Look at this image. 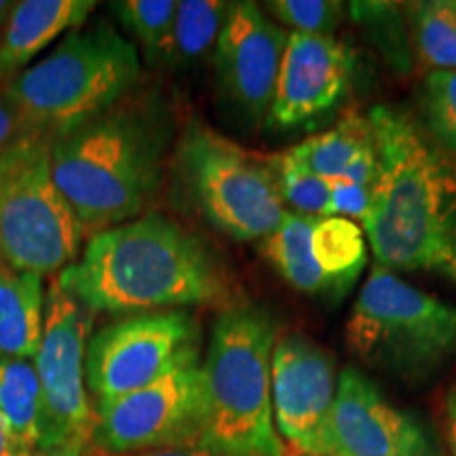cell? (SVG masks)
Listing matches in <instances>:
<instances>
[{"instance_id": "1", "label": "cell", "mask_w": 456, "mask_h": 456, "mask_svg": "<svg viewBox=\"0 0 456 456\" xmlns=\"http://www.w3.org/2000/svg\"><path fill=\"white\" fill-rule=\"evenodd\" d=\"M55 281L91 313L140 315L231 306L232 281L218 252L178 220L146 212L95 232Z\"/></svg>"}, {"instance_id": "2", "label": "cell", "mask_w": 456, "mask_h": 456, "mask_svg": "<svg viewBox=\"0 0 456 456\" xmlns=\"http://www.w3.org/2000/svg\"><path fill=\"white\" fill-rule=\"evenodd\" d=\"M379 178L362 231L380 266L456 285V157L393 106L368 112Z\"/></svg>"}, {"instance_id": "3", "label": "cell", "mask_w": 456, "mask_h": 456, "mask_svg": "<svg viewBox=\"0 0 456 456\" xmlns=\"http://www.w3.org/2000/svg\"><path fill=\"white\" fill-rule=\"evenodd\" d=\"M174 110L159 94H131L94 121L51 140V167L83 232L140 218L174 152Z\"/></svg>"}, {"instance_id": "4", "label": "cell", "mask_w": 456, "mask_h": 456, "mask_svg": "<svg viewBox=\"0 0 456 456\" xmlns=\"http://www.w3.org/2000/svg\"><path fill=\"white\" fill-rule=\"evenodd\" d=\"M277 323L266 309H222L201 359L203 444L235 456H289L273 419Z\"/></svg>"}, {"instance_id": "5", "label": "cell", "mask_w": 456, "mask_h": 456, "mask_svg": "<svg viewBox=\"0 0 456 456\" xmlns=\"http://www.w3.org/2000/svg\"><path fill=\"white\" fill-rule=\"evenodd\" d=\"M140 51L108 21L68 32L4 85L28 131L55 140L110 110L138 87Z\"/></svg>"}, {"instance_id": "6", "label": "cell", "mask_w": 456, "mask_h": 456, "mask_svg": "<svg viewBox=\"0 0 456 456\" xmlns=\"http://www.w3.org/2000/svg\"><path fill=\"white\" fill-rule=\"evenodd\" d=\"M167 174L182 208L232 241H262L288 214L273 157L243 148L201 118L175 138Z\"/></svg>"}, {"instance_id": "7", "label": "cell", "mask_w": 456, "mask_h": 456, "mask_svg": "<svg viewBox=\"0 0 456 456\" xmlns=\"http://www.w3.org/2000/svg\"><path fill=\"white\" fill-rule=\"evenodd\" d=\"M349 351L402 383H427L456 359V305L376 265L345 328Z\"/></svg>"}, {"instance_id": "8", "label": "cell", "mask_w": 456, "mask_h": 456, "mask_svg": "<svg viewBox=\"0 0 456 456\" xmlns=\"http://www.w3.org/2000/svg\"><path fill=\"white\" fill-rule=\"evenodd\" d=\"M83 228L51 167V138L28 131L0 157V265L47 277L81 256Z\"/></svg>"}, {"instance_id": "9", "label": "cell", "mask_w": 456, "mask_h": 456, "mask_svg": "<svg viewBox=\"0 0 456 456\" xmlns=\"http://www.w3.org/2000/svg\"><path fill=\"white\" fill-rule=\"evenodd\" d=\"M192 362H201V328L191 313H140L91 334L85 376L95 402H108Z\"/></svg>"}, {"instance_id": "10", "label": "cell", "mask_w": 456, "mask_h": 456, "mask_svg": "<svg viewBox=\"0 0 456 456\" xmlns=\"http://www.w3.org/2000/svg\"><path fill=\"white\" fill-rule=\"evenodd\" d=\"M91 328L94 313L53 279L45 300L41 349L34 357L41 383V450H85L91 444L95 412L85 376Z\"/></svg>"}, {"instance_id": "11", "label": "cell", "mask_w": 456, "mask_h": 456, "mask_svg": "<svg viewBox=\"0 0 456 456\" xmlns=\"http://www.w3.org/2000/svg\"><path fill=\"white\" fill-rule=\"evenodd\" d=\"M91 444L112 456L203 442L201 362L186 363L127 395L95 402Z\"/></svg>"}, {"instance_id": "12", "label": "cell", "mask_w": 456, "mask_h": 456, "mask_svg": "<svg viewBox=\"0 0 456 456\" xmlns=\"http://www.w3.org/2000/svg\"><path fill=\"white\" fill-rule=\"evenodd\" d=\"M319 456H442V450L425 420L391 403L362 370L345 368Z\"/></svg>"}, {"instance_id": "13", "label": "cell", "mask_w": 456, "mask_h": 456, "mask_svg": "<svg viewBox=\"0 0 456 456\" xmlns=\"http://www.w3.org/2000/svg\"><path fill=\"white\" fill-rule=\"evenodd\" d=\"M288 41L289 32L260 4L231 3L212 55L216 85L220 98L249 125L269 121Z\"/></svg>"}, {"instance_id": "14", "label": "cell", "mask_w": 456, "mask_h": 456, "mask_svg": "<svg viewBox=\"0 0 456 456\" xmlns=\"http://www.w3.org/2000/svg\"><path fill=\"white\" fill-rule=\"evenodd\" d=\"M338 374L332 353L300 332L277 336L273 351V419L289 454L319 456Z\"/></svg>"}, {"instance_id": "15", "label": "cell", "mask_w": 456, "mask_h": 456, "mask_svg": "<svg viewBox=\"0 0 456 456\" xmlns=\"http://www.w3.org/2000/svg\"><path fill=\"white\" fill-rule=\"evenodd\" d=\"M353 68L355 55L336 37L289 32L266 123L296 129L336 110L349 95Z\"/></svg>"}, {"instance_id": "16", "label": "cell", "mask_w": 456, "mask_h": 456, "mask_svg": "<svg viewBox=\"0 0 456 456\" xmlns=\"http://www.w3.org/2000/svg\"><path fill=\"white\" fill-rule=\"evenodd\" d=\"M95 0H17L0 32V85L13 81L45 47L87 24Z\"/></svg>"}, {"instance_id": "17", "label": "cell", "mask_w": 456, "mask_h": 456, "mask_svg": "<svg viewBox=\"0 0 456 456\" xmlns=\"http://www.w3.org/2000/svg\"><path fill=\"white\" fill-rule=\"evenodd\" d=\"M288 155L328 182L346 180L374 188L379 178V157L368 114L345 112L334 127L288 148Z\"/></svg>"}, {"instance_id": "18", "label": "cell", "mask_w": 456, "mask_h": 456, "mask_svg": "<svg viewBox=\"0 0 456 456\" xmlns=\"http://www.w3.org/2000/svg\"><path fill=\"white\" fill-rule=\"evenodd\" d=\"M43 279L37 273L0 265V355L37 357L47 300Z\"/></svg>"}, {"instance_id": "19", "label": "cell", "mask_w": 456, "mask_h": 456, "mask_svg": "<svg viewBox=\"0 0 456 456\" xmlns=\"http://www.w3.org/2000/svg\"><path fill=\"white\" fill-rule=\"evenodd\" d=\"M317 218L288 212L269 237L258 241L260 254L296 292L311 296H334V285L313 258L311 235Z\"/></svg>"}, {"instance_id": "20", "label": "cell", "mask_w": 456, "mask_h": 456, "mask_svg": "<svg viewBox=\"0 0 456 456\" xmlns=\"http://www.w3.org/2000/svg\"><path fill=\"white\" fill-rule=\"evenodd\" d=\"M313 258L342 298L355 285L368 262L366 235L357 222L328 216L317 218L311 235Z\"/></svg>"}, {"instance_id": "21", "label": "cell", "mask_w": 456, "mask_h": 456, "mask_svg": "<svg viewBox=\"0 0 456 456\" xmlns=\"http://www.w3.org/2000/svg\"><path fill=\"white\" fill-rule=\"evenodd\" d=\"M0 414L28 450L41 440V383L34 359L0 355Z\"/></svg>"}, {"instance_id": "22", "label": "cell", "mask_w": 456, "mask_h": 456, "mask_svg": "<svg viewBox=\"0 0 456 456\" xmlns=\"http://www.w3.org/2000/svg\"><path fill=\"white\" fill-rule=\"evenodd\" d=\"M231 3L224 0H182L175 9L169 68H191L214 55Z\"/></svg>"}, {"instance_id": "23", "label": "cell", "mask_w": 456, "mask_h": 456, "mask_svg": "<svg viewBox=\"0 0 456 456\" xmlns=\"http://www.w3.org/2000/svg\"><path fill=\"white\" fill-rule=\"evenodd\" d=\"M110 9L123 30L131 37V43L142 49L148 64L167 66L178 3L175 0H121V3H110Z\"/></svg>"}, {"instance_id": "24", "label": "cell", "mask_w": 456, "mask_h": 456, "mask_svg": "<svg viewBox=\"0 0 456 456\" xmlns=\"http://www.w3.org/2000/svg\"><path fill=\"white\" fill-rule=\"evenodd\" d=\"M419 55L433 70H456V3L423 0L406 4Z\"/></svg>"}, {"instance_id": "25", "label": "cell", "mask_w": 456, "mask_h": 456, "mask_svg": "<svg viewBox=\"0 0 456 456\" xmlns=\"http://www.w3.org/2000/svg\"><path fill=\"white\" fill-rule=\"evenodd\" d=\"M353 21L366 32L370 43L380 51L387 64L399 72H408L412 57L408 49L406 11L391 3H351Z\"/></svg>"}, {"instance_id": "26", "label": "cell", "mask_w": 456, "mask_h": 456, "mask_svg": "<svg viewBox=\"0 0 456 456\" xmlns=\"http://www.w3.org/2000/svg\"><path fill=\"white\" fill-rule=\"evenodd\" d=\"M271 157L285 209L292 214L311 216V218H328L330 182L319 178L317 174L289 157L288 151Z\"/></svg>"}, {"instance_id": "27", "label": "cell", "mask_w": 456, "mask_h": 456, "mask_svg": "<svg viewBox=\"0 0 456 456\" xmlns=\"http://www.w3.org/2000/svg\"><path fill=\"white\" fill-rule=\"evenodd\" d=\"M420 127L456 157V70H431L420 87Z\"/></svg>"}, {"instance_id": "28", "label": "cell", "mask_w": 456, "mask_h": 456, "mask_svg": "<svg viewBox=\"0 0 456 456\" xmlns=\"http://www.w3.org/2000/svg\"><path fill=\"white\" fill-rule=\"evenodd\" d=\"M265 7L288 32L311 37H336L346 15L345 4L336 0H273Z\"/></svg>"}, {"instance_id": "29", "label": "cell", "mask_w": 456, "mask_h": 456, "mask_svg": "<svg viewBox=\"0 0 456 456\" xmlns=\"http://www.w3.org/2000/svg\"><path fill=\"white\" fill-rule=\"evenodd\" d=\"M370 208H372V188L370 186H359L346 180L330 182V216L353 220L362 226Z\"/></svg>"}, {"instance_id": "30", "label": "cell", "mask_w": 456, "mask_h": 456, "mask_svg": "<svg viewBox=\"0 0 456 456\" xmlns=\"http://www.w3.org/2000/svg\"><path fill=\"white\" fill-rule=\"evenodd\" d=\"M28 127L24 123L20 110H17L15 102L9 98L4 85H0V157L15 144L17 140L24 138Z\"/></svg>"}, {"instance_id": "31", "label": "cell", "mask_w": 456, "mask_h": 456, "mask_svg": "<svg viewBox=\"0 0 456 456\" xmlns=\"http://www.w3.org/2000/svg\"><path fill=\"white\" fill-rule=\"evenodd\" d=\"M138 456H235L224 450H218L208 444H186V446H174V448H163V450H152V452H144Z\"/></svg>"}, {"instance_id": "32", "label": "cell", "mask_w": 456, "mask_h": 456, "mask_svg": "<svg viewBox=\"0 0 456 456\" xmlns=\"http://www.w3.org/2000/svg\"><path fill=\"white\" fill-rule=\"evenodd\" d=\"M444 423H446V444L450 456H456V380L450 385L444 399Z\"/></svg>"}, {"instance_id": "33", "label": "cell", "mask_w": 456, "mask_h": 456, "mask_svg": "<svg viewBox=\"0 0 456 456\" xmlns=\"http://www.w3.org/2000/svg\"><path fill=\"white\" fill-rule=\"evenodd\" d=\"M28 452V448L20 442L7 420L0 414V456H21Z\"/></svg>"}, {"instance_id": "34", "label": "cell", "mask_w": 456, "mask_h": 456, "mask_svg": "<svg viewBox=\"0 0 456 456\" xmlns=\"http://www.w3.org/2000/svg\"><path fill=\"white\" fill-rule=\"evenodd\" d=\"M85 450L81 448H60V450H28L21 456H83Z\"/></svg>"}, {"instance_id": "35", "label": "cell", "mask_w": 456, "mask_h": 456, "mask_svg": "<svg viewBox=\"0 0 456 456\" xmlns=\"http://www.w3.org/2000/svg\"><path fill=\"white\" fill-rule=\"evenodd\" d=\"M13 7H15V3H11V0H0V30H3L4 24H7Z\"/></svg>"}, {"instance_id": "36", "label": "cell", "mask_w": 456, "mask_h": 456, "mask_svg": "<svg viewBox=\"0 0 456 456\" xmlns=\"http://www.w3.org/2000/svg\"><path fill=\"white\" fill-rule=\"evenodd\" d=\"M289 456H309V454H289Z\"/></svg>"}, {"instance_id": "37", "label": "cell", "mask_w": 456, "mask_h": 456, "mask_svg": "<svg viewBox=\"0 0 456 456\" xmlns=\"http://www.w3.org/2000/svg\"><path fill=\"white\" fill-rule=\"evenodd\" d=\"M0 32H3V30H0Z\"/></svg>"}]
</instances>
